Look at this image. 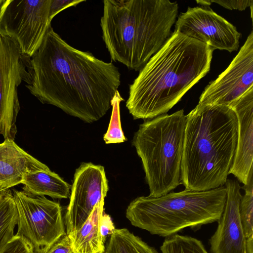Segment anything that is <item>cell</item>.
Returning <instances> with one entry per match:
<instances>
[{
    "label": "cell",
    "instance_id": "cell-21",
    "mask_svg": "<svg viewBox=\"0 0 253 253\" xmlns=\"http://www.w3.org/2000/svg\"><path fill=\"white\" fill-rule=\"evenodd\" d=\"M160 250L162 253H209L200 240L178 234L167 237Z\"/></svg>",
    "mask_w": 253,
    "mask_h": 253
},
{
    "label": "cell",
    "instance_id": "cell-7",
    "mask_svg": "<svg viewBox=\"0 0 253 253\" xmlns=\"http://www.w3.org/2000/svg\"><path fill=\"white\" fill-rule=\"evenodd\" d=\"M12 193L18 212L15 235L27 240L34 253H46L67 234L60 205L23 190H13Z\"/></svg>",
    "mask_w": 253,
    "mask_h": 253
},
{
    "label": "cell",
    "instance_id": "cell-16",
    "mask_svg": "<svg viewBox=\"0 0 253 253\" xmlns=\"http://www.w3.org/2000/svg\"><path fill=\"white\" fill-rule=\"evenodd\" d=\"M104 199L95 206L81 228L68 235L73 253H104L105 246L99 231Z\"/></svg>",
    "mask_w": 253,
    "mask_h": 253
},
{
    "label": "cell",
    "instance_id": "cell-17",
    "mask_svg": "<svg viewBox=\"0 0 253 253\" xmlns=\"http://www.w3.org/2000/svg\"><path fill=\"white\" fill-rule=\"evenodd\" d=\"M23 191L40 196L53 199H66L70 196L71 186L49 168L26 173L21 183Z\"/></svg>",
    "mask_w": 253,
    "mask_h": 253
},
{
    "label": "cell",
    "instance_id": "cell-30",
    "mask_svg": "<svg viewBox=\"0 0 253 253\" xmlns=\"http://www.w3.org/2000/svg\"><path fill=\"white\" fill-rule=\"evenodd\" d=\"M2 1V0H0V4L1 3Z\"/></svg>",
    "mask_w": 253,
    "mask_h": 253
},
{
    "label": "cell",
    "instance_id": "cell-11",
    "mask_svg": "<svg viewBox=\"0 0 253 253\" xmlns=\"http://www.w3.org/2000/svg\"><path fill=\"white\" fill-rule=\"evenodd\" d=\"M109 190L104 168L84 163L76 169L65 217L66 234L79 229Z\"/></svg>",
    "mask_w": 253,
    "mask_h": 253
},
{
    "label": "cell",
    "instance_id": "cell-6",
    "mask_svg": "<svg viewBox=\"0 0 253 253\" xmlns=\"http://www.w3.org/2000/svg\"><path fill=\"white\" fill-rule=\"evenodd\" d=\"M186 115L183 109L140 125L132 144L140 158L151 197L167 194L180 184Z\"/></svg>",
    "mask_w": 253,
    "mask_h": 253
},
{
    "label": "cell",
    "instance_id": "cell-26",
    "mask_svg": "<svg viewBox=\"0 0 253 253\" xmlns=\"http://www.w3.org/2000/svg\"><path fill=\"white\" fill-rule=\"evenodd\" d=\"M71 241L67 234L61 237L46 253H72Z\"/></svg>",
    "mask_w": 253,
    "mask_h": 253
},
{
    "label": "cell",
    "instance_id": "cell-24",
    "mask_svg": "<svg viewBox=\"0 0 253 253\" xmlns=\"http://www.w3.org/2000/svg\"><path fill=\"white\" fill-rule=\"evenodd\" d=\"M84 0H51L49 9V19H52L60 12L71 6H75L81 2L85 1Z\"/></svg>",
    "mask_w": 253,
    "mask_h": 253
},
{
    "label": "cell",
    "instance_id": "cell-25",
    "mask_svg": "<svg viewBox=\"0 0 253 253\" xmlns=\"http://www.w3.org/2000/svg\"><path fill=\"white\" fill-rule=\"evenodd\" d=\"M211 3L214 2L219 4L223 7L230 9L244 10L247 7L253 5V0H210Z\"/></svg>",
    "mask_w": 253,
    "mask_h": 253
},
{
    "label": "cell",
    "instance_id": "cell-27",
    "mask_svg": "<svg viewBox=\"0 0 253 253\" xmlns=\"http://www.w3.org/2000/svg\"><path fill=\"white\" fill-rule=\"evenodd\" d=\"M116 228L110 216L103 213L99 223V231L103 240L105 242L106 237L111 235Z\"/></svg>",
    "mask_w": 253,
    "mask_h": 253
},
{
    "label": "cell",
    "instance_id": "cell-28",
    "mask_svg": "<svg viewBox=\"0 0 253 253\" xmlns=\"http://www.w3.org/2000/svg\"><path fill=\"white\" fill-rule=\"evenodd\" d=\"M196 1L200 4H202V5H203L204 6H209L211 4V2H210V0H196Z\"/></svg>",
    "mask_w": 253,
    "mask_h": 253
},
{
    "label": "cell",
    "instance_id": "cell-23",
    "mask_svg": "<svg viewBox=\"0 0 253 253\" xmlns=\"http://www.w3.org/2000/svg\"><path fill=\"white\" fill-rule=\"evenodd\" d=\"M1 253H34V252L27 240L14 235Z\"/></svg>",
    "mask_w": 253,
    "mask_h": 253
},
{
    "label": "cell",
    "instance_id": "cell-18",
    "mask_svg": "<svg viewBox=\"0 0 253 253\" xmlns=\"http://www.w3.org/2000/svg\"><path fill=\"white\" fill-rule=\"evenodd\" d=\"M104 253H158L142 239L126 228L115 229L110 235Z\"/></svg>",
    "mask_w": 253,
    "mask_h": 253
},
{
    "label": "cell",
    "instance_id": "cell-13",
    "mask_svg": "<svg viewBox=\"0 0 253 253\" xmlns=\"http://www.w3.org/2000/svg\"><path fill=\"white\" fill-rule=\"evenodd\" d=\"M226 199L216 231L209 241L211 253H247L246 238L239 213L241 187L238 180L227 179Z\"/></svg>",
    "mask_w": 253,
    "mask_h": 253
},
{
    "label": "cell",
    "instance_id": "cell-8",
    "mask_svg": "<svg viewBox=\"0 0 253 253\" xmlns=\"http://www.w3.org/2000/svg\"><path fill=\"white\" fill-rule=\"evenodd\" d=\"M50 2L51 0H2L0 36L13 41L23 56L32 57L51 25Z\"/></svg>",
    "mask_w": 253,
    "mask_h": 253
},
{
    "label": "cell",
    "instance_id": "cell-14",
    "mask_svg": "<svg viewBox=\"0 0 253 253\" xmlns=\"http://www.w3.org/2000/svg\"><path fill=\"white\" fill-rule=\"evenodd\" d=\"M238 121V138L229 174L246 185L253 171V87L229 105Z\"/></svg>",
    "mask_w": 253,
    "mask_h": 253
},
{
    "label": "cell",
    "instance_id": "cell-5",
    "mask_svg": "<svg viewBox=\"0 0 253 253\" xmlns=\"http://www.w3.org/2000/svg\"><path fill=\"white\" fill-rule=\"evenodd\" d=\"M226 193L223 186L207 191L170 192L159 197L141 196L130 202L126 215L133 226L167 238L187 227L198 230L218 221Z\"/></svg>",
    "mask_w": 253,
    "mask_h": 253
},
{
    "label": "cell",
    "instance_id": "cell-9",
    "mask_svg": "<svg viewBox=\"0 0 253 253\" xmlns=\"http://www.w3.org/2000/svg\"><path fill=\"white\" fill-rule=\"evenodd\" d=\"M24 56L11 39L0 36V135L15 139L20 107L18 87L24 81Z\"/></svg>",
    "mask_w": 253,
    "mask_h": 253
},
{
    "label": "cell",
    "instance_id": "cell-2",
    "mask_svg": "<svg viewBox=\"0 0 253 253\" xmlns=\"http://www.w3.org/2000/svg\"><path fill=\"white\" fill-rule=\"evenodd\" d=\"M213 49L174 31L129 85L126 107L134 119L167 113L210 71Z\"/></svg>",
    "mask_w": 253,
    "mask_h": 253
},
{
    "label": "cell",
    "instance_id": "cell-10",
    "mask_svg": "<svg viewBox=\"0 0 253 253\" xmlns=\"http://www.w3.org/2000/svg\"><path fill=\"white\" fill-rule=\"evenodd\" d=\"M174 31L205 43L214 50L237 51L242 36L237 28L209 6L188 7L177 17Z\"/></svg>",
    "mask_w": 253,
    "mask_h": 253
},
{
    "label": "cell",
    "instance_id": "cell-1",
    "mask_svg": "<svg viewBox=\"0 0 253 253\" xmlns=\"http://www.w3.org/2000/svg\"><path fill=\"white\" fill-rule=\"evenodd\" d=\"M25 62L24 81L33 95L86 123L106 114L121 84V73L112 62L71 46L51 25Z\"/></svg>",
    "mask_w": 253,
    "mask_h": 253
},
{
    "label": "cell",
    "instance_id": "cell-29",
    "mask_svg": "<svg viewBox=\"0 0 253 253\" xmlns=\"http://www.w3.org/2000/svg\"><path fill=\"white\" fill-rule=\"evenodd\" d=\"M9 189H0V199L4 197L8 192Z\"/></svg>",
    "mask_w": 253,
    "mask_h": 253
},
{
    "label": "cell",
    "instance_id": "cell-15",
    "mask_svg": "<svg viewBox=\"0 0 253 253\" xmlns=\"http://www.w3.org/2000/svg\"><path fill=\"white\" fill-rule=\"evenodd\" d=\"M47 168L14 140L5 139L0 143V189H7L21 184L26 173Z\"/></svg>",
    "mask_w": 253,
    "mask_h": 253
},
{
    "label": "cell",
    "instance_id": "cell-22",
    "mask_svg": "<svg viewBox=\"0 0 253 253\" xmlns=\"http://www.w3.org/2000/svg\"><path fill=\"white\" fill-rule=\"evenodd\" d=\"M124 101L118 90L111 101L112 111L108 129L103 136L106 144L120 143L126 140L123 131L120 118V103Z\"/></svg>",
    "mask_w": 253,
    "mask_h": 253
},
{
    "label": "cell",
    "instance_id": "cell-19",
    "mask_svg": "<svg viewBox=\"0 0 253 253\" xmlns=\"http://www.w3.org/2000/svg\"><path fill=\"white\" fill-rule=\"evenodd\" d=\"M18 212L12 192L0 199V253L14 236L17 225Z\"/></svg>",
    "mask_w": 253,
    "mask_h": 253
},
{
    "label": "cell",
    "instance_id": "cell-4",
    "mask_svg": "<svg viewBox=\"0 0 253 253\" xmlns=\"http://www.w3.org/2000/svg\"><path fill=\"white\" fill-rule=\"evenodd\" d=\"M169 0H105L100 26L111 59L139 71L165 44L178 17Z\"/></svg>",
    "mask_w": 253,
    "mask_h": 253
},
{
    "label": "cell",
    "instance_id": "cell-12",
    "mask_svg": "<svg viewBox=\"0 0 253 253\" xmlns=\"http://www.w3.org/2000/svg\"><path fill=\"white\" fill-rule=\"evenodd\" d=\"M253 87V31L227 69L205 88L199 104L229 106Z\"/></svg>",
    "mask_w": 253,
    "mask_h": 253
},
{
    "label": "cell",
    "instance_id": "cell-20",
    "mask_svg": "<svg viewBox=\"0 0 253 253\" xmlns=\"http://www.w3.org/2000/svg\"><path fill=\"white\" fill-rule=\"evenodd\" d=\"M253 171L251 172L247 183L242 188L245 193L241 196L240 217L245 238L247 253H253Z\"/></svg>",
    "mask_w": 253,
    "mask_h": 253
},
{
    "label": "cell",
    "instance_id": "cell-31",
    "mask_svg": "<svg viewBox=\"0 0 253 253\" xmlns=\"http://www.w3.org/2000/svg\"></svg>",
    "mask_w": 253,
    "mask_h": 253
},
{
    "label": "cell",
    "instance_id": "cell-3",
    "mask_svg": "<svg viewBox=\"0 0 253 253\" xmlns=\"http://www.w3.org/2000/svg\"><path fill=\"white\" fill-rule=\"evenodd\" d=\"M237 138V118L229 106L198 104L187 115L181 166L185 189L203 191L224 186Z\"/></svg>",
    "mask_w": 253,
    "mask_h": 253
}]
</instances>
